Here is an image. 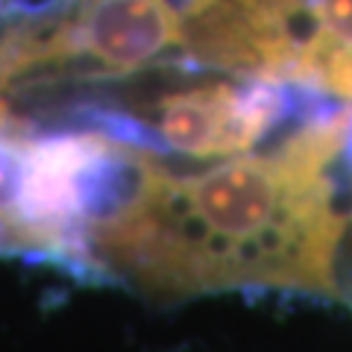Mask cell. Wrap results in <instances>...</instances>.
<instances>
[{"mask_svg": "<svg viewBox=\"0 0 352 352\" xmlns=\"http://www.w3.org/2000/svg\"><path fill=\"white\" fill-rule=\"evenodd\" d=\"M335 300L352 308V173H349V194H346V223L340 238L338 264H335Z\"/></svg>", "mask_w": 352, "mask_h": 352, "instance_id": "obj_2", "label": "cell"}, {"mask_svg": "<svg viewBox=\"0 0 352 352\" xmlns=\"http://www.w3.org/2000/svg\"><path fill=\"white\" fill-rule=\"evenodd\" d=\"M346 124L349 103H340L276 147L197 173H170L153 156L135 200L88 229L103 279L159 296L276 288L335 300Z\"/></svg>", "mask_w": 352, "mask_h": 352, "instance_id": "obj_1", "label": "cell"}]
</instances>
